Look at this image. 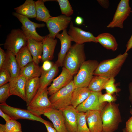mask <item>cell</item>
<instances>
[{
	"label": "cell",
	"mask_w": 132,
	"mask_h": 132,
	"mask_svg": "<svg viewBox=\"0 0 132 132\" xmlns=\"http://www.w3.org/2000/svg\"><path fill=\"white\" fill-rule=\"evenodd\" d=\"M86 59L84 44H75L72 45L67 52L63 66L74 76L77 73Z\"/></svg>",
	"instance_id": "6da1fadb"
},
{
	"label": "cell",
	"mask_w": 132,
	"mask_h": 132,
	"mask_svg": "<svg viewBox=\"0 0 132 132\" xmlns=\"http://www.w3.org/2000/svg\"><path fill=\"white\" fill-rule=\"evenodd\" d=\"M127 53L120 54L115 57L104 60L99 63L93 75L114 78L119 73L128 56Z\"/></svg>",
	"instance_id": "7a4b0ae2"
},
{
	"label": "cell",
	"mask_w": 132,
	"mask_h": 132,
	"mask_svg": "<svg viewBox=\"0 0 132 132\" xmlns=\"http://www.w3.org/2000/svg\"><path fill=\"white\" fill-rule=\"evenodd\" d=\"M119 104L107 103L101 111L103 132H114L118 129L122 119Z\"/></svg>",
	"instance_id": "3957f363"
},
{
	"label": "cell",
	"mask_w": 132,
	"mask_h": 132,
	"mask_svg": "<svg viewBox=\"0 0 132 132\" xmlns=\"http://www.w3.org/2000/svg\"><path fill=\"white\" fill-rule=\"evenodd\" d=\"M99 63L95 60L85 61L83 63L77 73L73 77V81L75 88L88 87Z\"/></svg>",
	"instance_id": "277c9868"
},
{
	"label": "cell",
	"mask_w": 132,
	"mask_h": 132,
	"mask_svg": "<svg viewBox=\"0 0 132 132\" xmlns=\"http://www.w3.org/2000/svg\"><path fill=\"white\" fill-rule=\"evenodd\" d=\"M75 88L73 80L50 96L49 100L55 108L61 110L71 105L72 94Z\"/></svg>",
	"instance_id": "5b68a950"
},
{
	"label": "cell",
	"mask_w": 132,
	"mask_h": 132,
	"mask_svg": "<svg viewBox=\"0 0 132 132\" xmlns=\"http://www.w3.org/2000/svg\"><path fill=\"white\" fill-rule=\"evenodd\" d=\"M28 38L21 29H12L7 36L3 44L5 49L15 56L22 47L27 45Z\"/></svg>",
	"instance_id": "8992f818"
},
{
	"label": "cell",
	"mask_w": 132,
	"mask_h": 132,
	"mask_svg": "<svg viewBox=\"0 0 132 132\" xmlns=\"http://www.w3.org/2000/svg\"><path fill=\"white\" fill-rule=\"evenodd\" d=\"M47 88L34 97L27 106V109L34 115L40 117L47 109L54 107L48 97Z\"/></svg>",
	"instance_id": "52a82bcc"
},
{
	"label": "cell",
	"mask_w": 132,
	"mask_h": 132,
	"mask_svg": "<svg viewBox=\"0 0 132 132\" xmlns=\"http://www.w3.org/2000/svg\"><path fill=\"white\" fill-rule=\"evenodd\" d=\"M12 14L22 24L21 30L28 38L33 39L40 42L43 41L45 36L39 35L36 32V29L45 27V25L44 24L38 23L33 22L27 17L15 12H13Z\"/></svg>",
	"instance_id": "ba28073f"
},
{
	"label": "cell",
	"mask_w": 132,
	"mask_h": 132,
	"mask_svg": "<svg viewBox=\"0 0 132 132\" xmlns=\"http://www.w3.org/2000/svg\"><path fill=\"white\" fill-rule=\"evenodd\" d=\"M0 109L13 120L24 119L36 121L44 124L50 122L41 117L36 116L28 110L10 106L6 103L0 104Z\"/></svg>",
	"instance_id": "9c48e42d"
},
{
	"label": "cell",
	"mask_w": 132,
	"mask_h": 132,
	"mask_svg": "<svg viewBox=\"0 0 132 132\" xmlns=\"http://www.w3.org/2000/svg\"><path fill=\"white\" fill-rule=\"evenodd\" d=\"M129 0H121L118 6L112 21L107 26L108 28H123L124 21L131 12Z\"/></svg>",
	"instance_id": "30bf717a"
},
{
	"label": "cell",
	"mask_w": 132,
	"mask_h": 132,
	"mask_svg": "<svg viewBox=\"0 0 132 132\" xmlns=\"http://www.w3.org/2000/svg\"><path fill=\"white\" fill-rule=\"evenodd\" d=\"M72 18L61 15L56 17L51 16L45 22L49 33L48 35L55 39L59 32L66 29L71 22Z\"/></svg>",
	"instance_id": "8fae6325"
},
{
	"label": "cell",
	"mask_w": 132,
	"mask_h": 132,
	"mask_svg": "<svg viewBox=\"0 0 132 132\" xmlns=\"http://www.w3.org/2000/svg\"><path fill=\"white\" fill-rule=\"evenodd\" d=\"M100 92H91L87 99L76 108L78 112L85 113L89 110H96L101 111L107 104L105 102L100 103L99 98Z\"/></svg>",
	"instance_id": "7c38bea8"
},
{
	"label": "cell",
	"mask_w": 132,
	"mask_h": 132,
	"mask_svg": "<svg viewBox=\"0 0 132 132\" xmlns=\"http://www.w3.org/2000/svg\"><path fill=\"white\" fill-rule=\"evenodd\" d=\"M67 33L70 37L72 41L74 42L76 44H82L87 42L97 43L96 37L92 33L74 26L72 21L70 23Z\"/></svg>",
	"instance_id": "4fadbf2b"
},
{
	"label": "cell",
	"mask_w": 132,
	"mask_h": 132,
	"mask_svg": "<svg viewBox=\"0 0 132 132\" xmlns=\"http://www.w3.org/2000/svg\"><path fill=\"white\" fill-rule=\"evenodd\" d=\"M52 122L57 132H69L66 128L62 111L54 107L47 109L43 114Z\"/></svg>",
	"instance_id": "5bb4252c"
},
{
	"label": "cell",
	"mask_w": 132,
	"mask_h": 132,
	"mask_svg": "<svg viewBox=\"0 0 132 132\" xmlns=\"http://www.w3.org/2000/svg\"><path fill=\"white\" fill-rule=\"evenodd\" d=\"M73 76L63 67L60 74L53 79L52 83L47 88L48 95L51 96L68 84L73 80Z\"/></svg>",
	"instance_id": "9a60e30c"
},
{
	"label": "cell",
	"mask_w": 132,
	"mask_h": 132,
	"mask_svg": "<svg viewBox=\"0 0 132 132\" xmlns=\"http://www.w3.org/2000/svg\"><path fill=\"white\" fill-rule=\"evenodd\" d=\"M55 37L59 39L61 44V49L58 55V58L55 62L59 67L63 66V63L66 56L71 46L72 41L68 34L66 29L63 31L61 33H58Z\"/></svg>",
	"instance_id": "2e32d148"
},
{
	"label": "cell",
	"mask_w": 132,
	"mask_h": 132,
	"mask_svg": "<svg viewBox=\"0 0 132 132\" xmlns=\"http://www.w3.org/2000/svg\"><path fill=\"white\" fill-rule=\"evenodd\" d=\"M27 80L25 78L22 76L11 78L9 82L10 96H17L26 101L25 88Z\"/></svg>",
	"instance_id": "e0dca14e"
},
{
	"label": "cell",
	"mask_w": 132,
	"mask_h": 132,
	"mask_svg": "<svg viewBox=\"0 0 132 132\" xmlns=\"http://www.w3.org/2000/svg\"><path fill=\"white\" fill-rule=\"evenodd\" d=\"M85 114L90 132H103L101 111L89 110L85 112Z\"/></svg>",
	"instance_id": "ac0fdd59"
},
{
	"label": "cell",
	"mask_w": 132,
	"mask_h": 132,
	"mask_svg": "<svg viewBox=\"0 0 132 132\" xmlns=\"http://www.w3.org/2000/svg\"><path fill=\"white\" fill-rule=\"evenodd\" d=\"M64 118L66 126L69 132H77L78 112L72 105L61 110Z\"/></svg>",
	"instance_id": "d6986e66"
},
{
	"label": "cell",
	"mask_w": 132,
	"mask_h": 132,
	"mask_svg": "<svg viewBox=\"0 0 132 132\" xmlns=\"http://www.w3.org/2000/svg\"><path fill=\"white\" fill-rule=\"evenodd\" d=\"M57 43V40L49 36L48 35L42 41L43 53L41 61H44L52 60L54 58L55 48Z\"/></svg>",
	"instance_id": "ffe728a7"
},
{
	"label": "cell",
	"mask_w": 132,
	"mask_h": 132,
	"mask_svg": "<svg viewBox=\"0 0 132 132\" xmlns=\"http://www.w3.org/2000/svg\"><path fill=\"white\" fill-rule=\"evenodd\" d=\"M59 67L55 63L50 70L44 71L41 70V73L39 78L40 87L36 95H37L47 88L57 75L59 72Z\"/></svg>",
	"instance_id": "44dd1931"
},
{
	"label": "cell",
	"mask_w": 132,
	"mask_h": 132,
	"mask_svg": "<svg viewBox=\"0 0 132 132\" xmlns=\"http://www.w3.org/2000/svg\"><path fill=\"white\" fill-rule=\"evenodd\" d=\"M6 57L3 68L9 72L11 78L19 76L20 68L17 61L16 56L11 52L6 51Z\"/></svg>",
	"instance_id": "7402d4cb"
},
{
	"label": "cell",
	"mask_w": 132,
	"mask_h": 132,
	"mask_svg": "<svg viewBox=\"0 0 132 132\" xmlns=\"http://www.w3.org/2000/svg\"><path fill=\"white\" fill-rule=\"evenodd\" d=\"M27 46L32 55L33 61L38 65L41 60L42 54V42L28 38Z\"/></svg>",
	"instance_id": "603a6c76"
},
{
	"label": "cell",
	"mask_w": 132,
	"mask_h": 132,
	"mask_svg": "<svg viewBox=\"0 0 132 132\" xmlns=\"http://www.w3.org/2000/svg\"><path fill=\"white\" fill-rule=\"evenodd\" d=\"M14 9L16 13L29 18L36 17L35 1L33 0H26L23 4Z\"/></svg>",
	"instance_id": "cb8c5ba5"
},
{
	"label": "cell",
	"mask_w": 132,
	"mask_h": 132,
	"mask_svg": "<svg viewBox=\"0 0 132 132\" xmlns=\"http://www.w3.org/2000/svg\"><path fill=\"white\" fill-rule=\"evenodd\" d=\"M40 87L39 77L27 80L25 86L26 106H27L37 94Z\"/></svg>",
	"instance_id": "d4e9b609"
},
{
	"label": "cell",
	"mask_w": 132,
	"mask_h": 132,
	"mask_svg": "<svg viewBox=\"0 0 132 132\" xmlns=\"http://www.w3.org/2000/svg\"><path fill=\"white\" fill-rule=\"evenodd\" d=\"M97 43L99 42L106 49L115 51L117 49L118 44L115 37L111 34L104 33L96 37Z\"/></svg>",
	"instance_id": "484cf974"
},
{
	"label": "cell",
	"mask_w": 132,
	"mask_h": 132,
	"mask_svg": "<svg viewBox=\"0 0 132 132\" xmlns=\"http://www.w3.org/2000/svg\"><path fill=\"white\" fill-rule=\"evenodd\" d=\"M41 73V67L33 61L28 64L20 69L19 76L24 77L27 80L39 77Z\"/></svg>",
	"instance_id": "4316f807"
},
{
	"label": "cell",
	"mask_w": 132,
	"mask_h": 132,
	"mask_svg": "<svg viewBox=\"0 0 132 132\" xmlns=\"http://www.w3.org/2000/svg\"><path fill=\"white\" fill-rule=\"evenodd\" d=\"M91 92L88 87L75 88L72 94L71 105L76 108L87 99Z\"/></svg>",
	"instance_id": "83f0119b"
},
{
	"label": "cell",
	"mask_w": 132,
	"mask_h": 132,
	"mask_svg": "<svg viewBox=\"0 0 132 132\" xmlns=\"http://www.w3.org/2000/svg\"><path fill=\"white\" fill-rule=\"evenodd\" d=\"M109 79L104 76L95 75L93 77L88 87L91 92H101Z\"/></svg>",
	"instance_id": "f1b7e54d"
},
{
	"label": "cell",
	"mask_w": 132,
	"mask_h": 132,
	"mask_svg": "<svg viewBox=\"0 0 132 132\" xmlns=\"http://www.w3.org/2000/svg\"><path fill=\"white\" fill-rule=\"evenodd\" d=\"M47 0H38L35 1L36 17V19L39 21L46 22L51 16L49 11L45 5L44 3Z\"/></svg>",
	"instance_id": "f546056e"
},
{
	"label": "cell",
	"mask_w": 132,
	"mask_h": 132,
	"mask_svg": "<svg viewBox=\"0 0 132 132\" xmlns=\"http://www.w3.org/2000/svg\"><path fill=\"white\" fill-rule=\"evenodd\" d=\"M20 69L33 61V58L27 46L22 47L15 56Z\"/></svg>",
	"instance_id": "4dcf8cb0"
},
{
	"label": "cell",
	"mask_w": 132,
	"mask_h": 132,
	"mask_svg": "<svg viewBox=\"0 0 132 132\" xmlns=\"http://www.w3.org/2000/svg\"><path fill=\"white\" fill-rule=\"evenodd\" d=\"M21 130V124L15 120L11 119L4 124H0V131L16 132Z\"/></svg>",
	"instance_id": "1f68e13d"
},
{
	"label": "cell",
	"mask_w": 132,
	"mask_h": 132,
	"mask_svg": "<svg viewBox=\"0 0 132 132\" xmlns=\"http://www.w3.org/2000/svg\"><path fill=\"white\" fill-rule=\"evenodd\" d=\"M77 132H90L87 126L85 113L78 112Z\"/></svg>",
	"instance_id": "d6a6232c"
},
{
	"label": "cell",
	"mask_w": 132,
	"mask_h": 132,
	"mask_svg": "<svg viewBox=\"0 0 132 132\" xmlns=\"http://www.w3.org/2000/svg\"><path fill=\"white\" fill-rule=\"evenodd\" d=\"M59 5L62 14L70 17L73 13L72 7L68 0H55Z\"/></svg>",
	"instance_id": "836d02e7"
},
{
	"label": "cell",
	"mask_w": 132,
	"mask_h": 132,
	"mask_svg": "<svg viewBox=\"0 0 132 132\" xmlns=\"http://www.w3.org/2000/svg\"><path fill=\"white\" fill-rule=\"evenodd\" d=\"M10 96L9 83H6L0 87V103H6V101Z\"/></svg>",
	"instance_id": "e575fe53"
},
{
	"label": "cell",
	"mask_w": 132,
	"mask_h": 132,
	"mask_svg": "<svg viewBox=\"0 0 132 132\" xmlns=\"http://www.w3.org/2000/svg\"><path fill=\"white\" fill-rule=\"evenodd\" d=\"M115 81L114 78L112 77L109 79L103 88L105 90L107 93L112 94L119 91L120 89L116 87L115 84Z\"/></svg>",
	"instance_id": "d590c367"
},
{
	"label": "cell",
	"mask_w": 132,
	"mask_h": 132,
	"mask_svg": "<svg viewBox=\"0 0 132 132\" xmlns=\"http://www.w3.org/2000/svg\"><path fill=\"white\" fill-rule=\"evenodd\" d=\"M11 77L9 71L6 68L0 69V87L9 82Z\"/></svg>",
	"instance_id": "8d00e7d4"
},
{
	"label": "cell",
	"mask_w": 132,
	"mask_h": 132,
	"mask_svg": "<svg viewBox=\"0 0 132 132\" xmlns=\"http://www.w3.org/2000/svg\"><path fill=\"white\" fill-rule=\"evenodd\" d=\"M117 100L116 97L112 94L106 93L104 94L102 93L99 95V102L100 103L106 102L110 103L114 102Z\"/></svg>",
	"instance_id": "74e56055"
},
{
	"label": "cell",
	"mask_w": 132,
	"mask_h": 132,
	"mask_svg": "<svg viewBox=\"0 0 132 132\" xmlns=\"http://www.w3.org/2000/svg\"><path fill=\"white\" fill-rule=\"evenodd\" d=\"M54 64L50 61H46L43 63L42 66L41 67V70L45 71H49L52 68Z\"/></svg>",
	"instance_id": "f35d334b"
},
{
	"label": "cell",
	"mask_w": 132,
	"mask_h": 132,
	"mask_svg": "<svg viewBox=\"0 0 132 132\" xmlns=\"http://www.w3.org/2000/svg\"><path fill=\"white\" fill-rule=\"evenodd\" d=\"M6 57V52L0 47V69L3 68Z\"/></svg>",
	"instance_id": "ab89813d"
},
{
	"label": "cell",
	"mask_w": 132,
	"mask_h": 132,
	"mask_svg": "<svg viewBox=\"0 0 132 132\" xmlns=\"http://www.w3.org/2000/svg\"><path fill=\"white\" fill-rule=\"evenodd\" d=\"M124 129L126 132H132V116L126 121Z\"/></svg>",
	"instance_id": "60d3db41"
},
{
	"label": "cell",
	"mask_w": 132,
	"mask_h": 132,
	"mask_svg": "<svg viewBox=\"0 0 132 132\" xmlns=\"http://www.w3.org/2000/svg\"><path fill=\"white\" fill-rule=\"evenodd\" d=\"M45 125L47 130V132H57L53 127V124L51 123H45Z\"/></svg>",
	"instance_id": "b9f144b4"
},
{
	"label": "cell",
	"mask_w": 132,
	"mask_h": 132,
	"mask_svg": "<svg viewBox=\"0 0 132 132\" xmlns=\"http://www.w3.org/2000/svg\"><path fill=\"white\" fill-rule=\"evenodd\" d=\"M0 116L5 120L6 122L12 119L9 115L4 112L0 109Z\"/></svg>",
	"instance_id": "7bdbcfd3"
},
{
	"label": "cell",
	"mask_w": 132,
	"mask_h": 132,
	"mask_svg": "<svg viewBox=\"0 0 132 132\" xmlns=\"http://www.w3.org/2000/svg\"><path fill=\"white\" fill-rule=\"evenodd\" d=\"M98 3L103 7L107 8L109 6V2L107 0H97Z\"/></svg>",
	"instance_id": "ee69618b"
},
{
	"label": "cell",
	"mask_w": 132,
	"mask_h": 132,
	"mask_svg": "<svg viewBox=\"0 0 132 132\" xmlns=\"http://www.w3.org/2000/svg\"><path fill=\"white\" fill-rule=\"evenodd\" d=\"M126 49L125 53H127L130 49L132 48V34L126 45Z\"/></svg>",
	"instance_id": "f6af8a7d"
},
{
	"label": "cell",
	"mask_w": 132,
	"mask_h": 132,
	"mask_svg": "<svg viewBox=\"0 0 132 132\" xmlns=\"http://www.w3.org/2000/svg\"><path fill=\"white\" fill-rule=\"evenodd\" d=\"M84 20L83 18L80 16H77L76 18L75 22V24L77 25H81L83 22Z\"/></svg>",
	"instance_id": "bcb514c9"
},
{
	"label": "cell",
	"mask_w": 132,
	"mask_h": 132,
	"mask_svg": "<svg viewBox=\"0 0 132 132\" xmlns=\"http://www.w3.org/2000/svg\"><path fill=\"white\" fill-rule=\"evenodd\" d=\"M128 88L129 92V99L132 104V82L129 83L128 86Z\"/></svg>",
	"instance_id": "7dc6e473"
},
{
	"label": "cell",
	"mask_w": 132,
	"mask_h": 132,
	"mask_svg": "<svg viewBox=\"0 0 132 132\" xmlns=\"http://www.w3.org/2000/svg\"><path fill=\"white\" fill-rule=\"evenodd\" d=\"M130 112L132 116V109L131 108L130 109Z\"/></svg>",
	"instance_id": "c3c4849f"
},
{
	"label": "cell",
	"mask_w": 132,
	"mask_h": 132,
	"mask_svg": "<svg viewBox=\"0 0 132 132\" xmlns=\"http://www.w3.org/2000/svg\"><path fill=\"white\" fill-rule=\"evenodd\" d=\"M123 132H126L124 128L123 129Z\"/></svg>",
	"instance_id": "681fc988"
},
{
	"label": "cell",
	"mask_w": 132,
	"mask_h": 132,
	"mask_svg": "<svg viewBox=\"0 0 132 132\" xmlns=\"http://www.w3.org/2000/svg\"><path fill=\"white\" fill-rule=\"evenodd\" d=\"M22 132V131H18V132Z\"/></svg>",
	"instance_id": "f907efd6"
},
{
	"label": "cell",
	"mask_w": 132,
	"mask_h": 132,
	"mask_svg": "<svg viewBox=\"0 0 132 132\" xmlns=\"http://www.w3.org/2000/svg\"><path fill=\"white\" fill-rule=\"evenodd\" d=\"M0 132H2V131H0Z\"/></svg>",
	"instance_id": "816d5d0a"
},
{
	"label": "cell",
	"mask_w": 132,
	"mask_h": 132,
	"mask_svg": "<svg viewBox=\"0 0 132 132\" xmlns=\"http://www.w3.org/2000/svg\"><path fill=\"white\" fill-rule=\"evenodd\" d=\"M131 12H132V11H131Z\"/></svg>",
	"instance_id": "f5cc1de1"
}]
</instances>
